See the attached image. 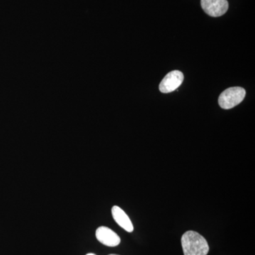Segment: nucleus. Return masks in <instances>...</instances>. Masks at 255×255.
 Here are the masks:
<instances>
[{
    "instance_id": "nucleus-6",
    "label": "nucleus",
    "mask_w": 255,
    "mask_h": 255,
    "mask_svg": "<svg viewBox=\"0 0 255 255\" xmlns=\"http://www.w3.org/2000/svg\"><path fill=\"white\" fill-rule=\"evenodd\" d=\"M112 214L114 221L120 227L128 233H132L133 231L134 228L131 221L123 209H121L118 206H114L112 209Z\"/></svg>"
},
{
    "instance_id": "nucleus-3",
    "label": "nucleus",
    "mask_w": 255,
    "mask_h": 255,
    "mask_svg": "<svg viewBox=\"0 0 255 255\" xmlns=\"http://www.w3.org/2000/svg\"><path fill=\"white\" fill-rule=\"evenodd\" d=\"M201 5L206 14L213 17H219L227 12V0H201Z\"/></svg>"
},
{
    "instance_id": "nucleus-5",
    "label": "nucleus",
    "mask_w": 255,
    "mask_h": 255,
    "mask_svg": "<svg viewBox=\"0 0 255 255\" xmlns=\"http://www.w3.org/2000/svg\"><path fill=\"white\" fill-rule=\"evenodd\" d=\"M96 238L102 244L108 247L118 246L121 238L118 235L110 228L101 226L96 231Z\"/></svg>"
},
{
    "instance_id": "nucleus-7",
    "label": "nucleus",
    "mask_w": 255,
    "mask_h": 255,
    "mask_svg": "<svg viewBox=\"0 0 255 255\" xmlns=\"http://www.w3.org/2000/svg\"><path fill=\"white\" fill-rule=\"evenodd\" d=\"M86 255H96L95 254H93V253H89V254H87Z\"/></svg>"
},
{
    "instance_id": "nucleus-1",
    "label": "nucleus",
    "mask_w": 255,
    "mask_h": 255,
    "mask_svg": "<svg viewBox=\"0 0 255 255\" xmlns=\"http://www.w3.org/2000/svg\"><path fill=\"white\" fill-rule=\"evenodd\" d=\"M184 255H207L209 246L205 238L195 231H187L182 237Z\"/></svg>"
},
{
    "instance_id": "nucleus-4",
    "label": "nucleus",
    "mask_w": 255,
    "mask_h": 255,
    "mask_svg": "<svg viewBox=\"0 0 255 255\" xmlns=\"http://www.w3.org/2000/svg\"><path fill=\"white\" fill-rule=\"evenodd\" d=\"M184 81V75L179 70L170 72L159 84V90L162 93H170L177 90Z\"/></svg>"
},
{
    "instance_id": "nucleus-2",
    "label": "nucleus",
    "mask_w": 255,
    "mask_h": 255,
    "mask_svg": "<svg viewBox=\"0 0 255 255\" xmlns=\"http://www.w3.org/2000/svg\"><path fill=\"white\" fill-rule=\"evenodd\" d=\"M246 90L241 87H235L224 90L220 95L219 104L224 110H230L243 102L246 97Z\"/></svg>"
},
{
    "instance_id": "nucleus-8",
    "label": "nucleus",
    "mask_w": 255,
    "mask_h": 255,
    "mask_svg": "<svg viewBox=\"0 0 255 255\" xmlns=\"http://www.w3.org/2000/svg\"></svg>"
}]
</instances>
